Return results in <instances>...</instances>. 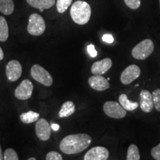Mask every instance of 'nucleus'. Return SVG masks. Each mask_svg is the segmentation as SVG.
<instances>
[{
	"mask_svg": "<svg viewBox=\"0 0 160 160\" xmlns=\"http://www.w3.org/2000/svg\"><path fill=\"white\" fill-rule=\"evenodd\" d=\"M109 157V151L102 146H97L90 149L84 156V160H107Z\"/></svg>",
	"mask_w": 160,
	"mask_h": 160,
	"instance_id": "nucleus-11",
	"label": "nucleus"
},
{
	"mask_svg": "<svg viewBox=\"0 0 160 160\" xmlns=\"http://www.w3.org/2000/svg\"><path fill=\"white\" fill-rule=\"evenodd\" d=\"M39 118V113H37V112L29 111L25 113H22L20 115V120L23 123L30 124L33 123L37 122Z\"/></svg>",
	"mask_w": 160,
	"mask_h": 160,
	"instance_id": "nucleus-20",
	"label": "nucleus"
},
{
	"mask_svg": "<svg viewBox=\"0 0 160 160\" xmlns=\"http://www.w3.org/2000/svg\"><path fill=\"white\" fill-rule=\"evenodd\" d=\"M31 75L32 78L42 85L50 87L53 85V78L47 70L39 65L32 66L31 69Z\"/></svg>",
	"mask_w": 160,
	"mask_h": 160,
	"instance_id": "nucleus-5",
	"label": "nucleus"
},
{
	"mask_svg": "<svg viewBox=\"0 0 160 160\" xmlns=\"http://www.w3.org/2000/svg\"><path fill=\"white\" fill-rule=\"evenodd\" d=\"M102 41L105 42L106 43H113V41H114V39H113V36L111 34H104L102 36Z\"/></svg>",
	"mask_w": 160,
	"mask_h": 160,
	"instance_id": "nucleus-29",
	"label": "nucleus"
},
{
	"mask_svg": "<svg viewBox=\"0 0 160 160\" xmlns=\"http://www.w3.org/2000/svg\"><path fill=\"white\" fill-rule=\"evenodd\" d=\"M125 5L132 10H137L141 5V0H124Z\"/></svg>",
	"mask_w": 160,
	"mask_h": 160,
	"instance_id": "nucleus-25",
	"label": "nucleus"
},
{
	"mask_svg": "<svg viewBox=\"0 0 160 160\" xmlns=\"http://www.w3.org/2000/svg\"><path fill=\"white\" fill-rule=\"evenodd\" d=\"M47 160H62L63 158L59 153L56 151H50L46 155Z\"/></svg>",
	"mask_w": 160,
	"mask_h": 160,
	"instance_id": "nucleus-26",
	"label": "nucleus"
},
{
	"mask_svg": "<svg viewBox=\"0 0 160 160\" xmlns=\"http://www.w3.org/2000/svg\"><path fill=\"white\" fill-rule=\"evenodd\" d=\"M22 73V67L17 60H11L6 65V77L11 82L17 81L21 77Z\"/></svg>",
	"mask_w": 160,
	"mask_h": 160,
	"instance_id": "nucleus-8",
	"label": "nucleus"
},
{
	"mask_svg": "<svg viewBox=\"0 0 160 160\" xmlns=\"http://www.w3.org/2000/svg\"><path fill=\"white\" fill-rule=\"evenodd\" d=\"M139 105L141 110L145 113H150L153 111V100L152 93L148 90H142L139 94Z\"/></svg>",
	"mask_w": 160,
	"mask_h": 160,
	"instance_id": "nucleus-12",
	"label": "nucleus"
},
{
	"mask_svg": "<svg viewBox=\"0 0 160 160\" xmlns=\"http://www.w3.org/2000/svg\"><path fill=\"white\" fill-rule=\"evenodd\" d=\"M72 2H73V0H57V2H56L57 11L59 13H65L71 6Z\"/></svg>",
	"mask_w": 160,
	"mask_h": 160,
	"instance_id": "nucleus-22",
	"label": "nucleus"
},
{
	"mask_svg": "<svg viewBox=\"0 0 160 160\" xmlns=\"http://www.w3.org/2000/svg\"><path fill=\"white\" fill-rule=\"evenodd\" d=\"M45 22L41 15L32 13L30 16L28 25V32L31 35L40 36L45 31Z\"/></svg>",
	"mask_w": 160,
	"mask_h": 160,
	"instance_id": "nucleus-4",
	"label": "nucleus"
},
{
	"mask_svg": "<svg viewBox=\"0 0 160 160\" xmlns=\"http://www.w3.org/2000/svg\"><path fill=\"white\" fill-rule=\"evenodd\" d=\"M51 127V129H53V131H59V125H58V124H56V123H52Z\"/></svg>",
	"mask_w": 160,
	"mask_h": 160,
	"instance_id": "nucleus-30",
	"label": "nucleus"
},
{
	"mask_svg": "<svg viewBox=\"0 0 160 160\" xmlns=\"http://www.w3.org/2000/svg\"><path fill=\"white\" fill-rule=\"evenodd\" d=\"M28 160H36V158H29Z\"/></svg>",
	"mask_w": 160,
	"mask_h": 160,
	"instance_id": "nucleus-33",
	"label": "nucleus"
},
{
	"mask_svg": "<svg viewBox=\"0 0 160 160\" xmlns=\"http://www.w3.org/2000/svg\"><path fill=\"white\" fill-rule=\"evenodd\" d=\"M113 62L110 58H105L102 60L96 62L91 66V73L94 75H102L107 73L112 67Z\"/></svg>",
	"mask_w": 160,
	"mask_h": 160,
	"instance_id": "nucleus-14",
	"label": "nucleus"
},
{
	"mask_svg": "<svg viewBox=\"0 0 160 160\" xmlns=\"http://www.w3.org/2000/svg\"><path fill=\"white\" fill-rule=\"evenodd\" d=\"M3 159L5 160H18L19 157L14 150L12 148H8L5 150L3 154Z\"/></svg>",
	"mask_w": 160,
	"mask_h": 160,
	"instance_id": "nucleus-23",
	"label": "nucleus"
},
{
	"mask_svg": "<svg viewBox=\"0 0 160 160\" xmlns=\"http://www.w3.org/2000/svg\"><path fill=\"white\" fill-rule=\"evenodd\" d=\"M70 14L77 25H84L89 22L91 17V8L87 2L78 0L71 5Z\"/></svg>",
	"mask_w": 160,
	"mask_h": 160,
	"instance_id": "nucleus-2",
	"label": "nucleus"
},
{
	"mask_svg": "<svg viewBox=\"0 0 160 160\" xmlns=\"http://www.w3.org/2000/svg\"><path fill=\"white\" fill-rule=\"evenodd\" d=\"M88 52L91 57H96L97 56V51H96L95 47L93 45H89L87 47Z\"/></svg>",
	"mask_w": 160,
	"mask_h": 160,
	"instance_id": "nucleus-28",
	"label": "nucleus"
},
{
	"mask_svg": "<svg viewBox=\"0 0 160 160\" xmlns=\"http://www.w3.org/2000/svg\"><path fill=\"white\" fill-rule=\"evenodd\" d=\"M37 137L42 141H47L51 135V127L45 119H39L37 121L35 126Z\"/></svg>",
	"mask_w": 160,
	"mask_h": 160,
	"instance_id": "nucleus-10",
	"label": "nucleus"
},
{
	"mask_svg": "<svg viewBox=\"0 0 160 160\" xmlns=\"http://www.w3.org/2000/svg\"><path fill=\"white\" fill-rule=\"evenodd\" d=\"M14 11L13 0H0V12L5 15H11Z\"/></svg>",
	"mask_w": 160,
	"mask_h": 160,
	"instance_id": "nucleus-18",
	"label": "nucleus"
},
{
	"mask_svg": "<svg viewBox=\"0 0 160 160\" xmlns=\"http://www.w3.org/2000/svg\"><path fill=\"white\" fill-rule=\"evenodd\" d=\"M159 6H160V0H159Z\"/></svg>",
	"mask_w": 160,
	"mask_h": 160,
	"instance_id": "nucleus-35",
	"label": "nucleus"
},
{
	"mask_svg": "<svg viewBox=\"0 0 160 160\" xmlns=\"http://www.w3.org/2000/svg\"><path fill=\"white\" fill-rule=\"evenodd\" d=\"M141 74V69L139 66L136 65H131L122 71L120 76V80L123 85H129L134 80L139 78Z\"/></svg>",
	"mask_w": 160,
	"mask_h": 160,
	"instance_id": "nucleus-7",
	"label": "nucleus"
},
{
	"mask_svg": "<svg viewBox=\"0 0 160 160\" xmlns=\"http://www.w3.org/2000/svg\"><path fill=\"white\" fill-rule=\"evenodd\" d=\"M3 58H4V52L2 51V49L1 48V47H0V61L2 60Z\"/></svg>",
	"mask_w": 160,
	"mask_h": 160,
	"instance_id": "nucleus-31",
	"label": "nucleus"
},
{
	"mask_svg": "<svg viewBox=\"0 0 160 160\" xmlns=\"http://www.w3.org/2000/svg\"><path fill=\"white\" fill-rule=\"evenodd\" d=\"M154 51V45L151 39H146L138 43L132 50V56L135 59L143 60L147 59Z\"/></svg>",
	"mask_w": 160,
	"mask_h": 160,
	"instance_id": "nucleus-3",
	"label": "nucleus"
},
{
	"mask_svg": "<svg viewBox=\"0 0 160 160\" xmlns=\"http://www.w3.org/2000/svg\"><path fill=\"white\" fill-rule=\"evenodd\" d=\"M3 159V153H2V151L1 148V145H0V160H2Z\"/></svg>",
	"mask_w": 160,
	"mask_h": 160,
	"instance_id": "nucleus-32",
	"label": "nucleus"
},
{
	"mask_svg": "<svg viewBox=\"0 0 160 160\" xmlns=\"http://www.w3.org/2000/svg\"><path fill=\"white\" fill-rule=\"evenodd\" d=\"M127 160H139L140 159V154L139 149L136 145H129L127 153Z\"/></svg>",
	"mask_w": 160,
	"mask_h": 160,
	"instance_id": "nucleus-21",
	"label": "nucleus"
},
{
	"mask_svg": "<svg viewBox=\"0 0 160 160\" xmlns=\"http://www.w3.org/2000/svg\"><path fill=\"white\" fill-rule=\"evenodd\" d=\"M152 157L154 159L160 160V143L159 145L153 148L151 151Z\"/></svg>",
	"mask_w": 160,
	"mask_h": 160,
	"instance_id": "nucleus-27",
	"label": "nucleus"
},
{
	"mask_svg": "<svg viewBox=\"0 0 160 160\" xmlns=\"http://www.w3.org/2000/svg\"><path fill=\"white\" fill-rule=\"evenodd\" d=\"M152 97L156 110L160 112V89H157L152 92Z\"/></svg>",
	"mask_w": 160,
	"mask_h": 160,
	"instance_id": "nucleus-24",
	"label": "nucleus"
},
{
	"mask_svg": "<svg viewBox=\"0 0 160 160\" xmlns=\"http://www.w3.org/2000/svg\"><path fill=\"white\" fill-rule=\"evenodd\" d=\"M119 102L124 108V109L126 111H134L138 108L139 104L136 102H132L130 101L128 98L127 95L125 93H122L119 97Z\"/></svg>",
	"mask_w": 160,
	"mask_h": 160,
	"instance_id": "nucleus-17",
	"label": "nucleus"
},
{
	"mask_svg": "<svg viewBox=\"0 0 160 160\" xmlns=\"http://www.w3.org/2000/svg\"><path fill=\"white\" fill-rule=\"evenodd\" d=\"M33 91V85L28 79H25L15 90V97L18 99L27 100L31 98Z\"/></svg>",
	"mask_w": 160,
	"mask_h": 160,
	"instance_id": "nucleus-9",
	"label": "nucleus"
},
{
	"mask_svg": "<svg viewBox=\"0 0 160 160\" xmlns=\"http://www.w3.org/2000/svg\"><path fill=\"white\" fill-rule=\"evenodd\" d=\"M108 79V81H109V80H110V79H111V78H110V77H108V79Z\"/></svg>",
	"mask_w": 160,
	"mask_h": 160,
	"instance_id": "nucleus-34",
	"label": "nucleus"
},
{
	"mask_svg": "<svg viewBox=\"0 0 160 160\" xmlns=\"http://www.w3.org/2000/svg\"><path fill=\"white\" fill-rule=\"evenodd\" d=\"M9 37V28L5 17L0 16V42L7 41Z\"/></svg>",
	"mask_w": 160,
	"mask_h": 160,
	"instance_id": "nucleus-19",
	"label": "nucleus"
},
{
	"mask_svg": "<svg viewBox=\"0 0 160 160\" xmlns=\"http://www.w3.org/2000/svg\"><path fill=\"white\" fill-rule=\"evenodd\" d=\"M31 7L39 9L41 12L44 10L49 9L56 4V0H26Z\"/></svg>",
	"mask_w": 160,
	"mask_h": 160,
	"instance_id": "nucleus-15",
	"label": "nucleus"
},
{
	"mask_svg": "<svg viewBox=\"0 0 160 160\" xmlns=\"http://www.w3.org/2000/svg\"><path fill=\"white\" fill-rule=\"evenodd\" d=\"M88 84L93 90L97 91H103L108 89L110 83L108 80L102 75H93L89 78Z\"/></svg>",
	"mask_w": 160,
	"mask_h": 160,
	"instance_id": "nucleus-13",
	"label": "nucleus"
},
{
	"mask_svg": "<svg viewBox=\"0 0 160 160\" xmlns=\"http://www.w3.org/2000/svg\"><path fill=\"white\" fill-rule=\"evenodd\" d=\"M76 111L75 104L71 101L65 102L62 106L59 112V117L60 118L68 117L74 113Z\"/></svg>",
	"mask_w": 160,
	"mask_h": 160,
	"instance_id": "nucleus-16",
	"label": "nucleus"
},
{
	"mask_svg": "<svg viewBox=\"0 0 160 160\" xmlns=\"http://www.w3.org/2000/svg\"><path fill=\"white\" fill-rule=\"evenodd\" d=\"M103 111L108 117L113 119H122L127 114L126 110L117 102H106L103 105Z\"/></svg>",
	"mask_w": 160,
	"mask_h": 160,
	"instance_id": "nucleus-6",
	"label": "nucleus"
},
{
	"mask_svg": "<svg viewBox=\"0 0 160 160\" xmlns=\"http://www.w3.org/2000/svg\"><path fill=\"white\" fill-rule=\"evenodd\" d=\"M91 143V138L86 133H77L63 138L59 148L65 154H76L81 153L88 148Z\"/></svg>",
	"mask_w": 160,
	"mask_h": 160,
	"instance_id": "nucleus-1",
	"label": "nucleus"
}]
</instances>
